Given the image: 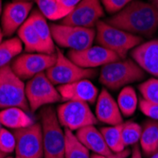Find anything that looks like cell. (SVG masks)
<instances>
[{
    "label": "cell",
    "mask_w": 158,
    "mask_h": 158,
    "mask_svg": "<svg viewBox=\"0 0 158 158\" xmlns=\"http://www.w3.org/2000/svg\"><path fill=\"white\" fill-rule=\"evenodd\" d=\"M105 22L133 35L151 38L158 30V10L152 3L135 0Z\"/></svg>",
    "instance_id": "obj_1"
},
{
    "label": "cell",
    "mask_w": 158,
    "mask_h": 158,
    "mask_svg": "<svg viewBox=\"0 0 158 158\" xmlns=\"http://www.w3.org/2000/svg\"><path fill=\"white\" fill-rule=\"evenodd\" d=\"M145 78V71L133 59H120L102 66L98 79L104 87L118 90Z\"/></svg>",
    "instance_id": "obj_2"
},
{
    "label": "cell",
    "mask_w": 158,
    "mask_h": 158,
    "mask_svg": "<svg viewBox=\"0 0 158 158\" xmlns=\"http://www.w3.org/2000/svg\"><path fill=\"white\" fill-rule=\"evenodd\" d=\"M44 158H65V133L51 106L40 111Z\"/></svg>",
    "instance_id": "obj_3"
},
{
    "label": "cell",
    "mask_w": 158,
    "mask_h": 158,
    "mask_svg": "<svg viewBox=\"0 0 158 158\" xmlns=\"http://www.w3.org/2000/svg\"><path fill=\"white\" fill-rule=\"evenodd\" d=\"M98 46L116 53L120 59H126L128 52L140 45L143 38L133 35L119 28L99 20L96 25V38Z\"/></svg>",
    "instance_id": "obj_4"
},
{
    "label": "cell",
    "mask_w": 158,
    "mask_h": 158,
    "mask_svg": "<svg viewBox=\"0 0 158 158\" xmlns=\"http://www.w3.org/2000/svg\"><path fill=\"white\" fill-rule=\"evenodd\" d=\"M19 107L30 111L26 97V84L8 64L0 68V109Z\"/></svg>",
    "instance_id": "obj_5"
},
{
    "label": "cell",
    "mask_w": 158,
    "mask_h": 158,
    "mask_svg": "<svg viewBox=\"0 0 158 158\" xmlns=\"http://www.w3.org/2000/svg\"><path fill=\"white\" fill-rule=\"evenodd\" d=\"M57 60L50 66L46 74L54 85H63L81 80H89L97 76V70L94 68H82L74 64L67 56L56 48Z\"/></svg>",
    "instance_id": "obj_6"
},
{
    "label": "cell",
    "mask_w": 158,
    "mask_h": 158,
    "mask_svg": "<svg viewBox=\"0 0 158 158\" xmlns=\"http://www.w3.org/2000/svg\"><path fill=\"white\" fill-rule=\"evenodd\" d=\"M50 30L55 44L75 51L92 47L96 38V30L94 28L52 24L50 25Z\"/></svg>",
    "instance_id": "obj_7"
},
{
    "label": "cell",
    "mask_w": 158,
    "mask_h": 158,
    "mask_svg": "<svg viewBox=\"0 0 158 158\" xmlns=\"http://www.w3.org/2000/svg\"><path fill=\"white\" fill-rule=\"evenodd\" d=\"M26 97L31 112L62 100L58 89L48 78L46 72L40 73L27 81Z\"/></svg>",
    "instance_id": "obj_8"
},
{
    "label": "cell",
    "mask_w": 158,
    "mask_h": 158,
    "mask_svg": "<svg viewBox=\"0 0 158 158\" xmlns=\"http://www.w3.org/2000/svg\"><path fill=\"white\" fill-rule=\"evenodd\" d=\"M57 118L63 128L72 132L95 125L98 121L88 103L77 100H69L59 105L56 110Z\"/></svg>",
    "instance_id": "obj_9"
},
{
    "label": "cell",
    "mask_w": 158,
    "mask_h": 158,
    "mask_svg": "<svg viewBox=\"0 0 158 158\" xmlns=\"http://www.w3.org/2000/svg\"><path fill=\"white\" fill-rule=\"evenodd\" d=\"M15 156L14 158H44V146L41 123L14 130Z\"/></svg>",
    "instance_id": "obj_10"
},
{
    "label": "cell",
    "mask_w": 158,
    "mask_h": 158,
    "mask_svg": "<svg viewBox=\"0 0 158 158\" xmlns=\"http://www.w3.org/2000/svg\"><path fill=\"white\" fill-rule=\"evenodd\" d=\"M56 53H26L16 57L10 66L21 80H31L40 73L46 72L56 63Z\"/></svg>",
    "instance_id": "obj_11"
},
{
    "label": "cell",
    "mask_w": 158,
    "mask_h": 158,
    "mask_svg": "<svg viewBox=\"0 0 158 158\" xmlns=\"http://www.w3.org/2000/svg\"><path fill=\"white\" fill-rule=\"evenodd\" d=\"M103 15L104 10L100 0H81V2L61 20V24L94 28Z\"/></svg>",
    "instance_id": "obj_12"
},
{
    "label": "cell",
    "mask_w": 158,
    "mask_h": 158,
    "mask_svg": "<svg viewBox=\"0 0 158 158\" xmlns=\"http://www.w3.org/2000/svg\"><path fill=\"white\" fill-rule=\"evenodd\" d=\"M32 10V2L15 0L5 5L1 15V27L4 36L10 37L27 20Z\"/></svg>",
    "instance_id": "obj_13"
},
{
    "label": "cell",
    "mask_w": 158,
    "mask_h": 158,
    "mask_svg": "<svg viewBox=\"0 0 158 158\" xmlns=\"http://www.w3.org/2000/svg\"><path fill=\"white\" fill-rule=\"evenodd\" d=\"M67 57L74 64L82 68H96L103 66L109 63L120 60L119 57L113 51L100 46L90 47L83 50H69Z\"/></svg>",
    "instance_id": "obj_14"
},
{
    "label": "cell",
    "mask_w": 158,
    "mask_h": 158,
    "mask_svg": "<svg viewBox=\"0 0 158 158\" xmlns=\"http://www.w3.org/2000/svg\"><path fill=\"white\" fill-rule=\"evenodd\" d=\"M58 89L62 100H77L93 104L98 97V90L89 80H81L71 83L59 85Z\"/></svg>",
    "instance_id": "obj_15"
},
{
    "label": "cell",
    "mask_w": 158,
    "mask_h": 158,
    "mask_svg": "<svg viewBox=\"0 0 158 158\" xmlns=\"http://www.w3.org/2000/svg\"><path fill=\"white\" fill-rule=\"evenodd\" d=\"M131 56L145 72L158 77V40L141 43L132 49Z\"/></svg>",
    "instance_id": "obj_16"
},
{
    "label": "cell",
    "mask_w": 158,
    "mask_h": 158,
    "mask_svg": "<svg viewBox=\"0 0 158 158\" xmlns=\"http://www.w3.org/2000/svg\"><path fill=\"white\" fill-rule=\"evenodd\" d=\"M95 116L98 121L111 126L123 123V116L118 102L105 88L98 94Z\"/></svg>",
    "instance_id": "obj_17"
},
{
    "label": "cell",
    "mask_w": 158,
    "mask_h": 158,
    "mask_svg": "<svg viewBox=\"0 0 158 158\" xmlns=\"http://www.w3.org/2000/svg\"><path fill=\"white\" fill-rule=\"evenodd\" d=\"M76 136L83 146L89 151L94 152V153L102 155H109L113 153L108 148L102 132L98 131L94 125L80 129L76 133Z\"/></svg>",
    "instance_id": "obj_18"
},
{
    "label": "cell",
    "mask_w": 158,
    "mask_h": 158,
    "mask_svg": "<svg viewBox=\"0 0 158 158\" xmlns=\"http://www.w3.org/2000/svg\"><path fill=\"white\" fill-rule=\"evenodd\" d=\"M0 123L4 127L18 130L31 126L34 121L25 110L19 107H10L0 111Z\"/></svg>",
    "instance_id": "obj_19"
},
{
    "label": "cell",
    "mask_w": 158,
    "mask_h": 158,
    "mask_svg": "<svg viewBox=\"0 0 158 158\" xmlns=\"http://www.w3.org/2000/svg\"><path fill=\"white\" fill-rule=\"evenodd\" d=\"M18 38L21 40L25 47V50L27 53H48V50L39 37L38 33L34 30L33 26L27 20L18 30Z\"/></svg>",
    "instance_id": "obj_20"
},
{
    "label": "cell",
    "mask_w": 158,
    "mask_h": 158,
    "mask_svg": "<svg viewBox=\"0 0 158 158\" xmlns=\"http://www.w3.org/2000/svg\"><path fill=\"white\" fill-rule=\"evenodd\" d=\"M27 19L30 20V22L34 27V30L38 33L39 37L41 38L42 42L44 43V45L48 50V53L55 54L56 53L55 43L51 35L50 26L47 22V18L43 15L39 10H33L31 12Z\"/></svg>",
    "instance_id": "obj_21"
},
{
    "label": "cell",
    "mask_w": 158,
    "mask_h": 158,
    "mask_svg": "<svg viewBox=\"0 0 158 158\" xmlns=\"http://www.w3.org/2000/svg\"><path fill=\"white\" fill-rule=\"evenodd\" d=\"M140 150L145 155L150 156L158 152V122L150 119L142 128L139 140Z\"/></svg>",
    "instance_id": "obj_22"
},
{
    "label": "cell",
    "mask_w": 158,
    "mask_h": 158,
    "mask_svg": "<svg viewBox=\"0 0 158 158\" xmlns=\"http://www.w3.org/2000/svg\"><path fill=\"white\" fill-rule=\"evenodd\" d=\"M23 50V43L18 37L2 41L0 44V68L11 63Z\"/></svg>",
    "instance_id": "obj_23"
},
{
    "label": "cell",
    "mask_w": 158,
    "mask_h": 158,
    "mask_svg": "<svg viewBox=\"0 0 158 158\" xmlns=\"http://www.w3.org/2000/svg\"><path fill=\"white\" fill-rule=\"evenodd\" d=\"M117 102L122 116H133L138 105V98L135 90L132 86H125L121 89L118 97Z\"/></svg>",
    "instance_id": "obj_24"
},
{
    "label": "cell",
    "mask_w": 158,
    "mask_h": 158,
    "mask_svg": "<svg viewBox=\"0 0 158 158\" xmlns=\"http://www.w3.org/2000/svg\"><path fill=\"white\" fill-rule=\"evenodd\" d=\"M122 128L123 123L102 127L100 129V132L105 139L106 144L112 152H120L126 149L122 139Z\"/></svg>",
    "instance_id": "obj_25"
},
{
    "label": "cell",
    "mask_w": 158,
    "mask_h": 158,
    "mask_svg": "<svg viewBox=\"0 0 158 158\" xmlns=\"http://www.w3.org/2000/svg\"><path fill=\"white\" fill-rule=\"evenodd\" d=\"M37 6L38 10L42 12L47 19L51 21L62 20L71 11L64 7H62L57 0H32Z\"/></svg>",
    "instance_id": "obj_26"
},
{
    "label": "cell",
    "mask_w": 158,
    "mask_h": 158,
    "mask_svg": "<svg viewBox=\"0 0 158 158\" xmlns=\"http://www.w3.org/2000/svg\"><path fill=\"white\" fill-rule=\"evenodd\" d=\"M65 133V158H91L89 150L83 146L76 135L64 129Z\"/></svg>",
    "instance_id": "obj_27"
},
{
    "label": "cell",
    "mask_w": 158,
    "mask_h": 158,
    "mask_svg": "<svg viewBox=\"0 0 158 158\" xmlns=\"http://www.w3.org/2000/svg\"><path fill=\"white\" fill-rule=\"evenodd\" d=\"M142 133L141 126L135 121L123 122L122 139L125 147L134 146L139 142Z\"/></svg>",
    "instance_id": "obj_28"
},
{
    "label": "cell",
    "mask_w": 158,
    "mask_h": 158,
    "mask_svg": "<svg viewBox=\"0 0 158 158\" xmlns=\"http://www.w3.org/2000/svg\"><path fill=\"white\" fill-rule=\"evenodd\" d=\"M142 98L148 102L158 103V79L152 78L145 81L138 86Z\"/></svg>",
    "instance_id": "obj_29"
},
{
    "label": "cell",
    "mask_w": 158,
    "mask_h": 158,
    "mask_svg": "<svg viewBox=\"0 0 158 158\" xmlns=\"http://www.w3.org/2000/svg\"><path fill=\"white\" fill-rule=\"evenodd\" d=\"M15 136L5 128H0V152L6 154L14 152Z\"/></svg>",
    "instance_id": "obj_30"
},
{
    "label": "cell",
    "mask_w": 158,
    "mask_h": 158,
    "mask_svg": "<svg viewBox=\"0 0 158 158\" xmlns=\"http://www.w3.org/2000/svg\"><path fill=\"white\" fill-rule=\"evenodd\" d=\"M139 108L141 112L151 119L158 120V103L151 102L144 98H141L139 100Z\"/></svg>",
    "instance_id": "obj_31"
},
{
    "label": "cell",
    "mask_w": 158,
    "mask_h": 158,
    "mask_svg": "<svg viewBox=\"0 0 158 158\" xmlns=\"http://www.w3.org/2000/svg\"><path fill=\"white\" fill-rule=\"evenodd\" d=\"M135 0H102V3L109 13H117Z\"/></svg>",
    "instance_id": "obj_32"
},
{
    "label": "cell",
    "mask_w": 158,
    "mask_h": 158,
    "mask_svg": "<svg viewBox=\"0 0 158 158\" xmlns=\"http://www.w3.org/2000/svg\"><path fill=\"white\" fill-rule=\"evenodd\" d=\"M132 151L129 149H125L124 151L120 152H113L112 154L109 155H102V154H98L94 153L91 158H127L129 155H131Z\"/></svg>",
    "instance_id": "obj_33"
},
{
    "label": "cell",
    "mask_w": 158,
    "mask_h": 158,
    "mask_svg": "<svg viewBox=\"0 0 158 158\" xmlns=\"http://www.w3.org/2000/svg\"><path fill=\"white\" fill-rule=\"evenodd\" d=\"M57 1L62 7L72 10L76 7V5L81 2V0H57Z\"/></svg>",
    "instance_id": "obj_34"
},
{
    "label": "cell",
    "mask_w": 158,
    "mask_h": 158,
    "mask_svg": "<svg viewBox=\"0 0 158 158\" xmlns=\"http://www.w3.org/2000/svg\"><path fill=\"white\" fill-rule=\"evenodd\" d=\"M131 155H132V157H131V158H142L141 150H140V147H139V145H138V144L134 145Z\"/></svg>",
    "instance_id": "obj_35"
},
{
    "label": "cell",
    "mask_w": 158,
    "mask_h": 158,
    "mask_svg": "<svg viewBox=\"0 0 158 158\" xmlns=\"http://www.w3.org/2000/svg\"><path fill=\"white\" fill-rule=\"evenodd\" d=\"M152 3L154 5V7L158 10V0H152Z\"/></svg>",
    "instance_id": "obj_36"
},
{
    "label": "cell",
    "mask_w": 158,
    "mask_h": 158,
    "mask_svg": "<svg viewBox=\"0 0 158 158\" xmlns=\"http://www.w3.org/2000/svg\"><path fill=\"white\" fill-rule=\"evenodd\" d=\"M3 32H2V30H1V28H0V44H1V43H2V39H3Z\"/></svg>",
    "instance_id": "obj_37"
},
{
    "label": "cell",
    "mask_w": 158,
    "mask_h": 158,
    "mask_svg": "<svg viewBox=\"0 0 158 158\" xmlns=\"http://www.w3.org/2000/svg\"><path fill=\"white\" fill-rule=\"evenodd\" d=\"M2 11H3V9H2V0H0V16L2 15Z\"/></svg>",
    "instance_id": "obj_38"
},
{
    "label": "cell",
    "mask_w": 158,
    "mask_h": 158,
    "mask_svg": "<svg viewBox=\"0 0 158 158\" xmlns=\"http://www.w3.org/2000/svg\"><path fill=\"white\" fill-rule=\"evenodd\" d=\"M6 153H4V152H0V158H4V157H6Z\"/></svg>",
    "instance_id": "obj_39"
},
{
    "label": "cell",
    "mask_w": 158,
    "mask_h": 158,
    "mask_svg": "<svg viewBox=\"0 0 158 158\" xmlns=\"http://www.w3.org/2000/svg\"><path fill=\"white\" fill-rule=\"evenodd\" d=\"M151 158H158V152H155L154 154H152V155L151 156Z\"/></svg>",
    "instance_id": "obj_40"
},
{
    "label": "cell",
    "mask_w": 158,
    "mask_h": 158,
    "mask_svg": "<svg viewBox=\"0 0 158 158\" xmlns=\"http://www.w3.org/2000/svg\"><path fill=\"white\" fill-rule=\"evenodd\" d=\"M4 158H13V157H11V156H8V157H7V156H6V157H4Z\"/></svg>",
    "instance_id": "obj_41"
},
{
    "label": "cell",
    "mask_w": 158,
    "mask_h": 158,
    "mask_svg": "<svg viewBox=\"0 0 158 158\" xmlns=\"http://www.w3.org/2000/svg\"><path fill=\"white\" fill-rule=\"evenodd\" d=\"M1 126H2V125H1V123H0V128H1Z\"/></svg>",
    "instance_id": "obj_42"
}]
</instances>
